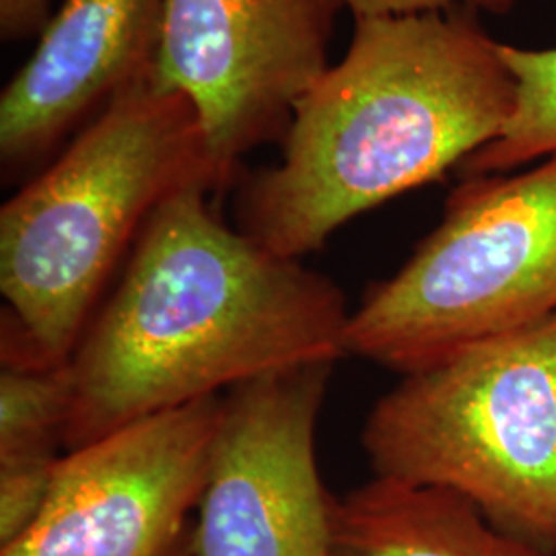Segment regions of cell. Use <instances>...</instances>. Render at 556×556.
<instances>
[{
    "label": "cell",
    "instance_id": "6da1fadb",
    "mask_svg": "<svg viewBox=\"0 0 556 556\" xmlns=\"http://www.w3.org/2000/svg\"><path fill=\"white\" fill-rule=\"evenodd\" d=\"M215 192L165 200L68 361L66 454L245 381L346 355L334 280L229 227Z\"/></svg>",
    "mask_w": 556,
    "mask_h": 556
},
{
    "label": "cell",
    "instance_id": "7a4b0ae2",
    "mask_svg": "<svg viewBox=\"0 0 556 556\" xmlns=\"http://www.w3.org/2000/svg\"><path fill=\"white\" fill-rule=\"evenodd\" d=\"M477 11L355 17L301 96L280 160L238 179V229L301 260L358 215L443 178L495 140L516 80Z\"/></svg>",
    "mask_w": 556,
    "mask_h": 556
},
{
    "label": "cell",
    "instance_id": "3957f363",
    "mask_svg": "<svg viewBox=\"0 0 556 556\" xmlns=\"http://www.w3.org/2000/svg\"><path fill=\"white\" fill-rule=\"evenodd\" d=\"M194 184L227 188L197 105L155 77L80 128L0 208L2 365H66L147 220Z\"/></svg>",
    "mask_w": 556,
    "mask_h": 556
},
{
    "label": "cell",
    "instance_id": "277c9868",
    "mask_svg": "<svg viewBox=\"0 0 556 556\" xmlns=\"http://www.w3.org/2000/svg\"><path fill=\"white\" fill-rule=\"evenodd\" d=\"M374 475L452 491L556 551V314L404 374L363 427Z\"/></svg>",
    "mask_w": 556,
    "mask_h": 556
},
{
    "label": "cell",
    "instance_id": "5b68a950",
    "mask_svg": "<svg viewBox=\"0 0 556 556\" xmlns=\"http://www.w3.org/2000/svg\"><path fill=\"white\" fill-rule=\"evenodd\" d=\"M556 314V155L470 176L415 254L351 312L346 355L400 376Z\"/></svg>",
    "mask_w": 556,
    "mask_h": 556
},
{
    "label": "cell",
    "instance_id": "8992f818",
    "mask_svg": "<svg viewBox=\"0 0 556 556\" xmlns=\"http://www.w3.org/2000/svg\"><path fill=\"white\" fill-rule=\"evenodd\" d=\"M342 0H165L153 77L199 110L229 186L241 160L280 144L301 96L330 66Z\"/></svg>",
    "mask_w": 556,
    "mask_h": 556
},
{
    "label": "cell",
    "instance_id": "52a82bcc",
    "mask_svg": "<svg viewBox=\"0 0 556 556\" xmlns=\"http://www.w3.org/2000/svg\"><path fill=\"white\" fill-rule=\"evenodd\" d=\"M223 396L62 457L34 523L0 556H199L197 514Z\"/></svg>",
    "mask_w": 556,
    "mask_h": 556
},
{
    "label": "cell",
    "instance_id": "ba28073f",
    "mask_svg": "<svg viewBox=\"0 0 556 556\" xmlns=\"http://www.w3.org/2000/svg\"><path fill=\"white\" fill-rule=\"evenodd\" d=\"M337 363H307L223 394L197 514L199 556H332V498L316 429Z\"/></svg>",
    "mask_w": 556,
    "mask_h": 556
},
{
    "label": "cell",
    "instance_id": "9c48e42d",
    "mask_svg": "<svg viewBox=\"0 0 556 556\" xmlns=\"http://www.w3.org/2000/svg\"><path fill=\"white\" fill-rule=\"evenodd\" d=\"M165 0H62L0 96L4 176L50 157L73 132L153 77Z\"/></svg>",
    "mask_w": 556,
    "mask_h": 556
},
{
    "label": "cell",
    "instance_id": "30bf717a",
    "mask_svg": "<svg viewBox=\"0 0 556 556\" xmlns=\"http://www.w3.org/2000/svg\"><path fill=\"white\" fill-rule=\"evenodd\" d=\"M332 556H546L452 491L376 477L332 498Z\"/></svg>",
    "mask_w": 556,
    "mask_h": 556
},
{
    "label": "cell",
    "instance_id": "8fae6325",
    "mask_svg": "<svg viewBox=\"0 0 556 556\" xmlns=\"http://www.w3.org/2000/svg\"><path fill=\"white\" fill-rule=\"evenodd\" d=\"M73 404L68 363L2 365L0 374V546L38 517L66 456Z\"/></svg>",
    "mask_w": 556,
    "mask_h": 556
},
{
    "label": "cell",
    "instance_id": "7c38bea8",
    "mask_svg": "<svg viewBox=\"0 0 556 556\" xmlns=\"http://www.w3.org/2000/svg\"><path fill=\"white\" fill-rule=\"evenodd\" d=\"M501 59L516 80V103L498 137L459 165L466 178L505 174L556 155V46L501 43Z\"/></svg>",
    "mask_w": 556,
    "mask_h": 556
},
{
    "label": "cell",
    "instance_id": "4fadbf2b",
    "mask_svg": "<svg viewBox=\"0 0 556 556\" xmlns=\"http://www.w3.org/2000/svg\"><path fill=\"white\" fill-rule=\"evenodd\" d=\"M517 0H342L344 9L353 17H397V15H422L450 9L484 11L497 17L511 13Z\"/></svg>",
    "mask_w": 556,
    "mask_h": 556
},
{
    "label": "cell",
    "instance_id": "5bb4252c",
    "mask_svg": "<svg viewBox=\"0 0 556 556\" xmlns=\"http://www.w3.org/2000/svg\"><path fill=\"white\" fill-rule=\"evenodd\" d=\"M52 17V0H0V36L20 41L40 36Z\"/></svg>",
    "mask_w": 556,
    "mask_h": 556
}]
</instances>
